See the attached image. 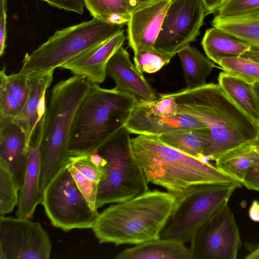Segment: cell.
<instances>
[{"label":"cell","instance_id":"cell-1","mask_svg":"<svg viewBox=\"0 0 259 259\" xmlns=\"http://www.w3.org/2000/svg\"><path fill=\"white\" fill-rule=\"evenodd\" d=\"M168 94L174 98L179 113L193 117L207 128L209 142L203 155L208 160L215 161L234 148L256 143L259 128L219 84L207 83Z\"/></svg>","mask_w":259,"mask_h":259},{"label":"cell","instance_id":"cell-2","mask_svg":"<svg viewBox=\"0 0 259 259\" xmlns=\"http://www.w3.org/2000/svg\"><path fill=\"white\" fill-rule=\"evenodd\" d=\"M132 144L148 183L164 188L176 198L199 185L243 186L215 165L171 147L157 136L138 135Z\"/></svg>","mask_w":259,"mask_h":259},{"label":"cell","instance_id":"cell-3","mask_svg":"<svg viewBox=\"0 0 259 259\" xmlns=\"http://www.w3.org/2000/svg\"><path fill=\"white\" fill-rule=\"evenodd\" d=\"M176 199L168 192L149 190L104 209L91 229L99 243L136 245L158 239Z\"/></svg>","mask_w":259,"mask_h":259},{"label":"cell","instance_id":"cell-4","mask_svg":"<svg viewBox=\"0 0 259 259\" xmlns=\"http://www.w3.org/2000/svg\"><path fill=\"white\" fill-rule=\"evenodd\" d=\"M138 102L128 94L91 83L73 121L69 157L91 153L98 149L125 126Z\"/></svg>","mask_w":259,"mask_h":259},{"label":"cell","instance_id":"cell-5","mask_svg":"<svg viewBox=\"0 0 259 259\" xmlns=\"http://www.w3.org/2000/svg\"><path fill=\"white\" fill-rule=\"evenodd\" d=\"M91 83L73 75L55 84L44 114L40 185L42 191L69 157L68 147L77 111Z\"/></svg>","mask_w":259,"mask_h":259},{"label":"cell","instance_id":"cell-6","mask_svg":"<svg viewBox=\"0 0 259 259\" xmlns=\"http://www.w3.org/2000/svg\"><path fill=\"white\" fill-rule=\"evenodd\" d=\"M130 134L124 126L95 150L104 159L103 174L98 184V209L125 201L149 190L135 154Z\"/></svg>","mask_w":259,"mask_h":259},{"label":"cell","instance_id":"cell-7","mask_svg":"<svg viewBox=\"0 0 259 259\" xmlns=\"http://www.w3.org/2000/svg\"><path fill=\"white\" fill-rule=\"evenodd\" d=\"M124 24L92 20L57 30L31 53L19 72L29 75L54 70L87 49L104 42L123 29Z\"/></svg>","mask_w":259,"mask_h":259},{"label":"cell","instance_id":"cell-8","mask_svg":"<svg viewBox=\"0 0 259 259\" xmlns=\"http://www.w3.org/2000/svg\"><path fill=\"white\" fill-rule=\"evenodd\" d=\"M238 187L229 184L197 185L176 198L160 238L191 242L198 229L224 203Z\"/></svg>","mask_w":259,"mask_h":259},{"label":"cell","instance_id":"cell-9","mask_svg":"<svg viewBox=\"0 0 259 259\" xmlns=\"http://www.w3.org/2000/svg\"><path fill=\"white\" fill-rule=\"evenodd\" d=\"M41 204L51 224L64 232L92 228L99 213L91 208L79 191L67 161L42 190Z\"/></svg>","mask_w":259,"mask_h":259},{"label":"cell","instance_id":"cell-10","mask_svg":"<svg viewBox=\"0 0 259 259\" xmlns=\"http://www.w3.org/2000/svg\"><path fill=\"white\" fill-rule=\"evenodd\" d=\"M241 246L234 214L226 202L198 229L189 248L191 259H236Z\"/></svg>","mask_w":259,"mask_h":259},{"label":"cell","instance_id":"cell-11","mask_svg":"<svg viewBox=\"0 0 259 259\" xmlns=\"http://www.w3.org/2000/svg\"><path fill=\"white\" fill-rule=\"evenodd\" d=\"M205 16L202 0H171L154 48L175 56L196 40Z\"/></svg>","mask_w":259,"mask_h":259},{"label":"cell","instance_id":"cell-12","mask_svg":"<svg viewBox=\"0 0 259 259\" xmlns=\"http://www.w3.org/2000/svg\"><path fill=\"white\" fill-rule=\"evenodd\" d=\"M52 243L38 222L0 216V259H49Z\"/></svg>","mask_w":259,"mask_h":259},{"label":"cell","instance_id":"cell-13","mask_svg":"<svg viewBox=\"0 0 259 259\" xmlns=\"http://www.w3.org/2000/svg\"><path fill=\"white\" fill-rule=\"evenodd\" d=\"M126 39L124 29L106 41L95 45L62 65L74 75L85 78L91 83H103L107 76V64Z\"/></svg>","mask_w":259,"mask_h":259},{"label":"cell","instance_id":"cell-14","mask_svg":"<svg viewBox=\"0 0 259 259\" xmlns=\"http://www.w3.org/2000/svg\"><path fill=\"white\" fill-rule=\"evenodd\" d=\"M106 73L115 81V90L133 96L138 102L157 99L155 91L131 62L129 54L122 46L110 59Z\"/></svg>","mask_w":259,"mask_h":259},{"label":"cell","instance_id":"cell-15","mask_svg":"<svg viewBox=\"0 0 259 259\" xmlns=\"http://www.w3.org/2000/svg\"><path fill=\"white\" fill-rule=\"evenodd\" d=\"M44 115L28 148L27 165L23 186L20 190L17 217L31 219L35 209L42 199L40 185L41 145L43 138Z\"/></svg>","mask_w":259,"mask_h":259},{"label":"cell","instance_id":"cell-16","mask_svg":"<svg viewBox=\"0 0 259 259\" xmlns=\"http://www.w3.org/2000/svg\"><path fill=\"white\" fill-rule=\"evenodd\" d=\"M171 1H159L131 13L127 38L134 53L154 47Z\"/></svg>","mask_w":259,"mask_h":259},{"label":"cell","instance_id":"cell-17","mask_svg":"<svg viewBox=\"0 0 259 259\" xmlns=\"http://www.w3.org/2000/svg\"><path fill=\"white\" fill-rule=\"evenodd\" d=\"M131 134L158 137L176 130H207L206 126L191 116L179 113L171 116L154 115L138 102L125 124Z\"/></svg>","mask_w":259,"mask_h":259},{"label":"cell","instance_id":"cell-18","mask_svg":"<svg viewBox=\"0 0 259 259\" xmlns=\"http://www.w3.org/2000/svg\"><path fill=\"white\" fill-rule=\"evenodd\" d=\"M28 148L23 128L13 118L0 117V160L8 166L20 190L24 183Z\"/></svg>","mask_w":259,"mask_h":259},{"label":"cell","instance_id":"cell-19","mask_svg":"<svg viewBox=\"0 0 259 259\" xmlns=\"http://www.w3.org/2000/svg\"><path fill=\"white\" fill-rule=\"evenodd\" d=\"M54 70L27 75L29 93L24 107L14 119L24 130L29 147L47 109L45 95L53 78Z\"/></svg>","mask_w":259,"mask_h":259},{"label":"cell","instance_id":"cell-20","mask_svg":"<svg viewBox=\"0 0 259 259\" xmlns=\"http://www.w3.org/2000/svg\"><path fill=\"white\" fill-rule=\"evenodd\" d=\"M175 239H158L136 244L117 254L116 259H191L190 248Z\"/></svg>","mask_w":259,"mask_h":259},{"label":"cell","instance_id":"cell-21","mask_svg":"<svg viewBox=\"0 0 259 259\" xmlns=\"http://www.w3.org/2000/svg\"><path fill=\"white\" fill-rule=\"evenodd\" d=\"M4 65L0 72V117L15 118L26 102L28 76L18 72L7 75Z\"/></svg>","mask_w":259,"mask_h":259},{"label":"cell","instance_id":"cell-22","mask_svg":"<svg viewBox=\"0 0 259 259\" xmlns=\"http://www.w3.org/2000/svg\"><path fill=\"white\" fill-rule=\"evenodd\" d=\"M218 82L227 96L259 128V99L253 84L225 71L220 73Z\"/></svg>","mask_w":259,"mask_h":259},{"label":"cell","instance_id":"cell-23","mask_svg":"<svg viewBox=\"0 0 259 259\" xmlns=\"http://www.w3.org/2000/svg\"><path fill=\"white\" fill-rule=\"evenodd\" d=\"M201 45L207 57L218 64L223 58L240 57L250 47L248 44L215 27L206 30Z\"/></svg>","mask_w":259,"mask_h":259},{"label":"cell","instance_id":"cell-24","mask_svg":"<svg viewBox=\"0 0 259 259\" xmlns=\"http://www.w3.org/2000/svg\"><path fill=\"white\" fill-rule=\"evenodd\" d=\"M215 161L217 168L243 183L248 172L259 164L258 145L256 143L243 145L226 152Z\"/></svg>","mask_w":259,"mask_h":259},{"label":"cell","instance_id":"cell-25","mask_svg":"<svg viewBox=\"0 0 259 259\" xmlns=\"http://www.w3.org/2000/svg\"><path fill=\"white\" fill-rule=\"evenodd\" d=\"M186 82V89L193 90L207 83L206 77L217 67L214 62L190 45L178 53Z\"/></svg>","mask_w":259,"mask_h":259},{"label":"cell","instance_id":"cell-26","mask_svg":"<svg viewBox=\"0 0 259 259\" xmlns=\"http://www.w3.org/2000/svg\"><path fill=\"white\" fill-rule=\"evenodd\" d=\"M158 137L165 144L186 154L204 161V158L207 159L203 155L209 142L207 130H176Z\"/></svg>","mask_w":259,"mask_h":259},{"label":"cell","instance_id":"cell-27","mask_svg":"<svg viewBox=\"0 0 259 259\" xmlns=\"http://www.w3.org/2000/svg\"><path fill=\"white\" fill-rule=\"evenodd\" d=\"M211 24L250 45L259 46V12L234 19H213Z\"/></svg>","mask_w":259,"mask_h":259},{"label":"cell","instance_id":"cell-28","mask_svg":"<svg viewBox=\"0 0 259 259\" xmlns=\"http://www.w3.org/2000/svg\"><path fill=\"white\" fill-rule=\"evenodd\" d=\"M93 18L112 24L127 23L131 13L126 0H84Z\"/></svg>","mask_w":259,"mask_h":259},{"label":"cell","instance_id":"cell-29","mask_svg":"<svg viewBox=\"0 0 259 259\" xmlns=\"http://www.w3.org/2000/svg\"><path fill=\"white\" fill-rule=\"evenodd\" d=\"M20 189L7 165L0 160V215L11 212L18 204Z\"/></svg>","mask_w":259,"mask_h":259},{"label":"cell","instance_id":"cell-30","mask_svg":"<svg viewBox=\"0 0 259 259\" xmlns=\"http://www.w3.org/2000/svg\"><path fill=\"white\" fill-rule=\"evenodd\" d=\"M219 65L225 72L253 84L259 81V64L241 57L222 59Z\"/></svg>","mask_w":259,"mask_h":259},{"label":"cell","instance_id":"cell-31","mask_svg":"<svg viewBox=\"0 0 259 259\" xmlns=\"http://www.w3.org/2000/svg\"><path fill=\"white\" fill-rule=\"evenodd\" d=\"M174 56L161 52L153 47L134 53V61L136 67L142 73H153L168 64Z\"/></svg>","mask_w":259,"mask_h":259},{"label":"cell","instance_id":"cell-32","mask_svg":"<svg viewBox=\"0 0 259 259\" xmlns=\"http://www.w3.org/2000/svg\"><path fill=\"white\" fill-rule=\"evenodd\" d=\"M259 12V0H226L213 19L242 17Z\"/></svg>","mask_w":259,"mask_h":259},{"label":"cell","instance_id":"cell-33","mask_svg":"<svg viewBox=\"0 0 259 259\" xmlns=\"http://www.w3.org/2000/svg\"><path fill=\"white\" fill-rule=\"evenodd\" d=\"M67 164L71 175L91 208L98 211L96 206L98 183L91 180L81 172L69 160Z\"/></svg>","mask_w":259,"mask_h":259},{"label":"cell","instance_id":"cell-34","mask_svg":"<svg viewBox=\"0 0 259 259\" xmlns=\"http://www.w3.org/2000/svg\"><path fill=\"white\" fill-rule=\"evenodd\" d=\"M152 114L160 116H171L179 114L174 98L168 94L159 95V98L150 102H141Z\"/></svg>","mask_w":259,"mask_h":259},{"label":"cell","instance_id":"cell-35","mask_svg":"<svg viewBox=\"0 0 259 259\" xmlns=\"http://www.w3.org/2000/svg\"><path fill=\"white\" fill-rule=\"evenodd\" d=\"M68 159L81 172L99 184L103 172L91 160L89 153L70 156Z\"/></svg>","mask_w":259,"mask_h":259},{"label":"cell","instance_id":"cell-36","mask_svg":"<svg viewBox=\"0 0 259 259\" xmlns=\"http://www.w3.org/2000/svg\"><path fill=\"white\" fill-rule=\"evenodd\" d=\"M51 7L82 14L85 7L84 0H46Z\"/></svg>","mask_w":259,"mask_h":259},{"label":"cell","instance_id":"cell-37","mask_svg":"<svg viewBox=\"0 0 259 259\" xmlns=\"http://www.w3.org/2000/svg\"><path fill=\"white\" fill-rule=\"evenodd\" d=\"M7 0H0V56L5 53L7 40Z\"/></svg>","mask_w":259,"mask_h":259},{"label":"cell","instance_id":"cell-38","mask_svg":"<svg viewBox=\"0 0 259 259\" xmlns=\"http://www.w3.org/2000/svg\"><path fill=\"white\" fill-rule=\"evenodd\" d=\"M243 183L248 189L259 192V164L248 172Z\"/></svg>","mask_w":259,"mask_h":259},{"label":"cell","instance_id":"cell-39","mask_svg":"<svg viewBox=\"0 0 259 259\" xmlns=\"http://www.w3.org/2000/svg\"><path fill=\"white\" fill-rule=\"evenodd\" d=\"M226 0H202L206 11V15L218 12Z\"/></svg>","mask_w":259,"mask_h":259},{"label":"cell","instance_id":"cell-40","mask_svg":"<svg viewBox=\"0 0 259 259\" xmlns=\"http://www.w3.org/2000/svg\"><path fill=\"white\" fill-rule=\"evenodd\" d=\"M131 13L138 9L163 0H126Z\"/></svg>","mask_w":259,"mask_h":259},{"label":"cell","instance_id":"cell-41","mask_svg":"<svg viewBox=\"0 0 259 259\" xmlns=\"http://www.w3.org/2000/svg\"><path fill=\"white\" fill-rule=\"evenodd\" d=\"M240 57L259 64V46L250 45L249 50Z\"/></svg>","mask_w":259,"mask_h":259},{"label":"cell","instance_id":"cell-42","mask_svg":"<svg viewBox=\"0 0 259 259\" xmlns=\"http://www.w3.org/2000/svg\"><path fill=\"white\" fill-rule=\"evenodd\" d=\"M245 246L248 253L245 256V259H259V243L251 244L245 242Z\"/></svg>","mask_w":259,"mask_h":259},{"label":"cell","instance_id":"cell-43","mask_svg":"<svg viewBox=\"0 0 259 259\" xmlns=\"http://www.w3.org/2000/svg\"><path fill=\"white\" fill-rule=\"evenodd\" d=\"M249 216L250 218L254 222H259V202L257 200H254L249 209Z\"/></svg>","mask_w":259,"mask_h":259},{"label":"cell","instance_id":"cell-44","mask_svg":"<svg viewBox=\"0 0 259 259\" xmlns=\"http://www.w3.org/2000/svg\"><path fill=\"white\" fill-rule=\"evenodd\" d=\"M254 91L259 99V81L254 82L253 84Z\"/></svg>","mask_w":259,"mask_h":259},{"label":"cell","instance_id":"cell-45","mask_svg":"<svg viewBox=\"0 0 259 259\" xmlns=\"http://www.w3.org/2000/svg\"><path fill=\"white\" fill-rule=\"evenodd\" d=\"M256 143L257 144V145H259V132L256 139Z\"/></svg>","mask_w":259,"mask_h":259},{"label":"cell","instance_id":"cell-46","mask_svg":"<svg viewBox=\"0 0 259 259\" xmlns=\"http://www.w3.org/2000/svg\"><path fill=\"white\" fill-rule=\"evenodd\" d=\"M40 1L46 2V0H40Z\"/></svg>","mask_w":259,"mask_h":259},{"label":"cell","instance_id":"cell-47","mask_svg":"<svg viewBox=\"0 0 259 259\" xmlns=\"http://www.w3.org/2000/svg\"><path fill=\"white\" fill-rule=\"evenodd\" d=\"M258 150H259V145H258Z\"/></svg>","mask_w":259,"mask_h":259}]
</instances>
